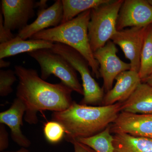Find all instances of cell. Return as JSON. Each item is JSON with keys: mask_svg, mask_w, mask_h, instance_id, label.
Returning <instances> with one entry per match:
<instances>
[{"mask_svg": "<svg viewBox=\"0 0 152 152\" xmlns=\"http://www.w3.org/2000/svg\"><path fill=\"white\" fill-rule=\"evenodd\" d=\"M15 72L19 80L17 98L26 107L24 120L28 124H37L38 112L64 111L73 103L72 90L62 82L48 83L39 77L36 70L21 66H15Z\"/></svg>", "mask_w": 152, "mask_h": 152, "instance_id": "cell-1", "label": "cell"}, {"mask_svg": "<svg viewBox=\"0 0 152 152\" xmlns=\"http://www.w3.org/2000/svg\"><path fill=\"white\" fill-rule=\"evenodd\" d=\"M122 102L94 107L74 102L69 108L53 112L52 121L59 123L65 131L67 142L92 137L103 131L114 122L121 112Z\"/></svg>", "mask_w": 152, "mask_h": 152, "instance_id": "cell-2", "label": "cell"}, {"mask_svg": "<svg viewBox=\"0 0 152 152\" xmlns=\"http://www.w3.org/2000/svg\"><path fill=\"white\" fill-rule=\"evenodd\" d=\"M91 10L86 11L72 20L56 27L43 30L30 39L60 43L75 49L87 60L91 69L92 75L99 79L100 77L99 66L94 57L88 32Z\"/></svg>", "mask_w": 152, "mask_h": 152, "instance_id": "cell-3", "label": "cell"}, {"mask_svg": "<svg viewBox=\"0 0 152 152\" xmlns=\"http://www.w3.org/2000/svg\"><path fill=\"white\" fill-rule=\"evenodd\" d=\"M124 2V0H109L91 10L88 32L93 52L104 47L118 31L117 20Z\"/></svg>", "mask_w": 152, "mask_h": 152, "instance_id": "cell-4", "label": "cell"}, {"mask_svg": "<svg viewBox=\"0 0 152 152\" xmlns=\"http://www.w3.org/2000/svg\"><path fill=\"white\" fill-rule=\"evenodd\" d=\"M28 54L40 66L41 78L45 80L51 75H54L73 91L83 96V86L79 81L75 70L64 57L48 49Z\"/></svg>", "mask_w": 152, "mask_h": 152, "instance_id": "cell-5", "label": "cell"}, {"mask_svg": "<svg viewBox=\"0 0 152 152\" xmlns=\"http://www.w3.org/2000/svg\"><path fill=\"white\" fill-rule=\"evenodd\" d=\"M50 50L64 57L80 75L84 91L81 104L88 105L102 104L104 90L92 76L89 64L84 57L75 49L60 43H54Z\"/></svg>", "mask_w": 152, "mask_h": 152, "instance_id": "cell-6", "label": "cell"}, {"mask_svg": "<svg viewBox=\"0 0 152 152\" xmlns=\"http://www.w3.org/2000/svg\"><path fill=\"white\" fill-rule=\"evenodd\" d=\"M118 51L115 44L110 40L104 47L94 52V57L99 66L100 77L103 80V89L107 92L113 88L117 76L131 70L130 63L120 59L117 55Z\"/></svg>", "mask_w": 152, "mask_h": 152, "instance_id": "cell-7", "label": "cell"}, {"mask_svg": "<svg viewBox=\"0 0 152 152\" xmlns=\"http://www.w3.org/2000/svg\"><path fill=\"white\" fill-rule=\"evenodd\" d=\"M147 27H132L118 31L111 39L120 47L130 61L131 70L137 72L140 71L141 54Z\"/></svg>", "mask_w": 152, "mask_h": 152, "instance_id": "cell-8", "label": "cell"}, {"mask_svg": "<svg viewBox=\"0 0 152 152\" xmlns=\"http://www.w3.org/2000/svg\"><path fill=\"white\" fill-rule=\"evenodd\" d=\"M152 25V6L146 0H125L120 9L117 31Z\"/></svg>", "mask_w": 152, "mask_h": 152, "instance_id": "cell-9", "label": "cell"}, {"mask_svg": "<svg viewBox=\"0 0 152 152\" xmlns=\"http://www.w3.org/2000/svg\"><path fill=\"white\" fill-rule=\"evenodd\" d=\"M36 2L33 0H2V14L5 27L19 31L27 26L34 15Z\"/></svg>", "mask_w": 152, "mask_h": 152, "instance_id": "cell-10", "label": "cell"}, {"mask_svg": "<svg viewBox=\"0 0 152 152\" xmlns=\"http://www.w3.org/2000/svg\"><path fill=\"white\" fill-rule=\"evenodd\" d=\"M112 133L122 132L152 139V114L121 112L110 125Z\"/></svg>", "mask_w": 152, "mask_h": 152, "instance_id": "cell-11", "label": "cell"}, {"mask_svg": "<svg viewBox=\"0 0 152 152\" xmlns=\"http://www.w3.org/2000/svg\"><path fill=\"white\" fill-rule=\"evenodd\" d=\"M63 15L62 1L57 0L48 8L39 10L34 21L18 31L17 35L24 40L31 39L34 35L50 27L61 24Z\"/></svg>", "mask_w": 152, "mask_h": 152, "instance_id": "cell-12", "label": "cell"}, {"mask_svg": "<svg viewBox=\"0 0 152 152\" xmlns=\"http://www.w3.org/2000/svg\"><path fill=\"white\" fill-rule=\"evenodd\" d=\"M115 80V86L104 96L102 106L123 102L129 99L142 83L139 73L131 70L121 73Z\"/></svg>", "mask_w": 152, "mask_h": 152, "instance_id": "cell-13", "label": "cell"}, {"mask_svg": "<svg viewBox=\"0 0 152 152\" xmlns=\"http://www.w3.org/2000/svg\"><path fill=\"white\" fill-rule=\"evenodd\" d=\"M26 107L20 100L16 98L10 108L0 113V123L8 126L11 129V138L22 148H28L31 142L21 130Z\"/></svg>", "mask_w": 152, "mask_h": 152, "instance_id": "cell-14", "label": "cell"}, {"mask_svg": "<svg viewBox=\"0 0 152 152\" xmlns=\"http://www.w3.org/2000/svg\"><path fill=\"white\" fill-rule=\"evenodd\" d=\"M121 112L152 114V86L142 82L129 99L122 102Z\"/></svg>", "mask_w": 152, "mask_h": 152, "instance_id": "cell-15", "label": "cell"}, {"mask_svg": "<svg viewBox=\"0 0 152 152\" xmlns=\"http://www.w3.org/2000/svg\"><path fill=\"white\" fill-rule=\"evenodd\" d=\"M54 43L42 39L24 40L16 36L12 39L0 44V58L22 53H29L41 49H51Z\"/></svg>", "mask_w": 152, "mask_h": 152, "instance_id": "cell-16", "label": "cell"}, {"mask_svg": "<svg viewBox=\"0 0 152 152\" xmlns=\"http://www.w3.org/2000/svg\"><path fill=\"white\" fill-rule=\"evenodd\" d=\"M114 152H152V139L122 132L114 133Z\"/></svg>", "mask_w": 152, "mask_h": 152, "instance_id": "cell-17", "label": "cell"}, {"mask_svg": "<svg viewBox=\"0 0 152 152\" xmlns=\"http://www.w3.org/2000/svg\"><path fill=\"white\" fill-rule=\"evenodd\" d=\"M109 0H62L63 15L61 24L72 20L79 15L107 2Z\"/></svg>", "mask_w": 152, "mask_h": 152, "instance_id": "cell-18", "label": "cell"}, {"mask_svg": "<svg viewBox=\"0 0 152 152\" xmlns=\"http://www.w3.org/2000/svg\"><path fill=\"white\" fill-rule=\"evenodd\" d=\"M113 140L110 126H109L97 134L76 140L91 148L96 152H114Z\"/></svg>", "mask_w": 152, "mask_h": 152, "instance_id": "cell-19", "label": "cell"}, {"mask_svg": "<svg viewBox=\"0 0 152 152\" xmlns=\"http://www.w3.org/2000/svg\"><path fill=\"white\" fill-rule=\"evenodd\" d=\"M152 73V25L146 28L139 74L142 81Z\"/></svg>", "mask_w": 152, "mask_h": 152, "instance_id": "cell-20", "label": "cell"}, {"mask_svg": "<svg viewBox=\"0 0 152 152\" xmlns=\"http://www.w3.org/2000/svg\"><path fill=\"white\" fill-rule=\"evenodd\" d=\"M44 133L47 140L52 144L58 143L64 137L65 135V131L62 125L53 121L45 124Z\"/></svg>", "mask_w": 152, "mask_h": 152, "instance_id": "cell-21", "label": "cell"}, {"mask_svg": "<svg viewBox=\"0 0 152 152\" xmlns=\"http://www.w3.org/2000/svg\"><path fill=\"white\" fill-rule=\"evenodd\" d=\"M17 80L15 71L0 70V96L6 97L12 92V86Z\"/></svg>", "mask_w": 152, "mask_h": 152, "instance_id": "cell-22", "label": "cell"}, {"mask_svg": "<svg viewBox=\"0 0 152 152\" xmlns=\"http://www.w3.org/2000/svg\"><path fill=\"white\" fill-rule=\"evenodd\" d=\"M11 30L5 27L4 24L3 15L0 14V43L3 44L8 42L15 37Z\"/></svg>", "mask_w": 152, "mask_h": 152, "instance_id": "cell-23", "label": "cell"}, {"mask_svg": "<svg viewBox=\"0 0 152 152\" xmlns=\"http://www.w3.org/2000/svg\"><path fill=\"white\" fill-rule=\"evenodd\" d=\"M8 134L4 124H0V151L3 152L9 146Z\"/></svg>", "mask_w": 152, "mask_h": 152, "instance_id": "cell-24", "label": "cell"}, {"mask_svg": "<svg viewBox=\"0 0 152 152\" xmlns=\"http://www.w3.org/2000/svg\"><path fill=\"white\" fill-rule=\"evenodd\" d=\"M70 142L73 145L75 152H96L91 148L77 140H73Z\"/></svg>", "mask_w": 152, "mask_h": 152, "instance_id": "cell-25", "label": "cell"}, {"mask_svg": "<svg viewBox=\"0 0 152 152\" xmlns=\"http://www.w3.org/2000/svg\"><path fill=\"white\" fill-rule=\"evenodd\" d=\"M3 59L0 58V67L3 68L9 67L10 65V63L4 61Z\"/></svg>", "mask_w": 152, "mask_h": 152, "instance_id": "cell-26", "label": "cell"}, {"mask_svg": "<svg viewBox=\"0 0 152 152\" xmlns=\"http://www.w3.org/2000/svg\"><path fill=\"white\" fill-rule=\"evenodd\" d=\"M142 82L143 83H146L152 86V73Z\"/></svg>", "mask_w": 152, "mask_h": 152, "instance_id": "cell-27", "label": "cell"}, {"mask_svg": "<svg viewBox=\"0 0 152 152\" xmlns=\"http://www.w3.org/2000/svg\"><path fill=\"white\" fill-rule=\"evenodd\" d=\"M3 152H29V150L27 149L26 148H22L20 150H18L16 151H5Z\"/></svg>", "mask_w": 152, "mask_h": 152, "instance_id": "cell-28", "label": "cell"}, {"mask_svg": "<svg viewBox=\"0 0 152 152\" xmlns=\"http://www.w3.org/2000/svg\"><path fill=\"white\" fill-rule=\"evenodd\" d=\"M148 1L152 6V0H148Z\"/></svg>", "mask_w": 152, "mask_h": 152, "instance_id": "cell-29", "label": "cell"}]
</instances>
